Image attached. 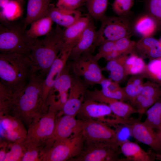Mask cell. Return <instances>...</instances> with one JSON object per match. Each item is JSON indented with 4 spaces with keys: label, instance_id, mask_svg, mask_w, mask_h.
<instances>
[{
    "label": "cell",
    "instance_id": "cell-22",
    "mask_svg": "<svg viewBox=\"0 0 161 161\" xmlns=\"http://www.w3.org/2000/svg\"><path fill=\"white\" fill-rule=\"evenodd\" d=\"M120 148L126 161H153L155 159V154L145 151L134 142L128 140L123 142Z\"/></svg>",
    "mask_w": 161,
    "mask_h": 161
},
{
    "label": "cell",
    "instance_id": "cell-47",
    "mask_svg": "<svg viewBox=\"0 0 161 161\" xmlns=\"http://www.w3.org/2000/svg\"><path fill=\"white\" fill-rule=\"evenodd\" d=\"M159 41V42H160V45L161 46V39L160 40V41Z\"/></svg>",
    "mask_w": 161,
    "mask_h": 161
},
{
    "label": "cell",
    "instance_id": "cell-30",
    "mask_svg": "<svg viewBox=\"0 0 161 161\" xmlns=\"http://www.w3.org/2000/svg\"><path fill=\"white\" fill-rule=\"evenodd\" d=\"M22 6L16 0H10L0 11V21L13 22L18 19L22 14Z\"/></svg>",
    "mask_w": 161,
    "mask_h": 161
},
{
    "label": "cell",
    "instance_id": "cell-1",
    "mask_svg": "<svg viewBox=\"0 0 161 161\" xmlns=\"http://www.w3.org/2000/svg\"><path fill=\"white\" fill-rule=\"evenodd\" d=\"M45 78L34 72L25 87L13 94L9 100L7 114L17 118L29 126L35 117L44 112L42 97Z\"/></svg>",
    "mask_w": 161,
    "mask_h": 161
},
{
    "label": "cell",
    "instance_id": "cell-45",
    "mask_svg": "<svg viewBox=\"0 0 161 161\" xmlns=\"http://www.w3.org/2000/svg\"><path fill=\"white\" fill-rule=\"evenodd\" d=\"M156 133L160 140L161 141V129L157 130Z\"/></svg>",
    "mask_w": 161,
    "mask_h": 161
},
{
    "label": "cell",
    "instance_id": "cell-12",
    "mask_svg": "<svg viewBox=\"0 0 161 161\" xmlns=\"http://www.w3.org/2000/svg\"><path fill=\"white\" fill-rule=\"evenodd\" d=\"M87 84L75 75L72 76V84L68 99L61 110L58 113L57 117L66 115L75 117L84 101L87 91Z\"/></svg>",
    "mask_w": 161,
    "mask_h": 161
},
{
    "label": "cell",
    "instance_id": "cell-15",
    "mask_svg": "<svg viewBox=\"0 0 161 161\" xmlns=\"http://www.w3.org/2000/svg\"><path fill=\"white\" fill-rule=\"evenodd\" d=\"M161 96V87L148 80L144 83L139 94L130 100L131 104L135 108L139 114V120L147 110Z\"/></svg>",
    "mask_w": 161,
    "mask_h": 161
},
{
    "label": "cell",
    "instance_id": "cell-5",
    "mask_svg": "<svg viewBox=\"0 0 161 161\" xmlns=\"http://www.w3.org/2000/svg\"><path fill=\"white\" fill-rule=\"evenodd\" d=\"M128 15H105L100 19L101 25L97 32L95 48L107 42L123 38H131L133 33V24Z\"/></svg>",
    "mask_w": 161,
    "mask_h": 161
},
{
    "label": "cell",
    "instance_id": "cell-24",
    "mask_svg": "<svg viewBox=\"0 0 161 161\" xmlns=\"http://www.w3.org/2000/svg\"><path fill=\"white\" fill-rule=\"evenodd\" d=\"M51 0H28L27 13L23 27H27L33 21L46 15Z\"/></svg>",
    "mask_w": 161,
    "mask_h": 161
},
{
    "label": "cell",
    "instance_id": "cell-7",
    "mask_svg": "<svg viewBox=\"0 0 161 161\" xmlns=\"http://www.w3.org/2000/svg\"><path fill=\"white\" fill-rule=\"evenodd\" d=\"M58 113L48 109L35 117L28 126L25 142L37 143L41 146L53 133Z\"/></svg>",
    "mask_w": 161,
    "mask_h": 161
},
{
    "label": "cell",
    "instance_id": "cell-25",
    "mask_svg": "<svg viewBox=\"0 0 161 161\" xmlns=\"http://www.w3.org/2000/svg\"><path fill=\"white\" fill-rule=\"evenodd\" d=\"M128 56H121L108 61L106 66L101 68L102 71L108 72L110 79L119 83L127 76L125 71V63Z\"/></svg>",
    "mask_w": 161,
    "mask_h": 161
},
{
    "label": "cell",
    "instance_id": "cell-48",
    "mask_svg": "<svg viewBox=\"0 0 161 161\" xmlns=\"http://www.w3.org/2000/svg\"><path fill=\"white\" fill-rule=\"evenodd\" d=\"M89 0H83V2H84V1H88Z\"/></svg>",
    "mask_w": 161,
    "mask_h": 161
},
{
    "label": "cell",
    "instance_id": "cell-39",
    "mask_svg": "<svg viewBox=\"0 0 161 161\" xmlns=\"http://www.w3.org/2000/svg\"><path fill=\"white\" fill-rule=\"evenodd\" d=\"M134 0H114L112 5L113 11L118 16L129 14L133 7Z\"/></svg>",
    "mask_w": 161,
    "mask_h": 161
},
{
    "label": "cell",
    "instance_id": "cell-37",
    "mask_svg": "<svg viewBox=\"0 0 161 161\" xmlns=\"http://www.w3.org/2000/svg\"><path fill=\"white\" fill-rule=\"evenodd\" d=\"M147 14L155 21L158 30H161V0H145Z\"/></svg>",
    "mask_w": 161,
    "mask_h": 161
},
{
    "label": "cell",
    "instance_id": "cell-26",
    "mask_svg": "<svg viewBox=\"0 0 161 161\" xmlns=\"http://www.w3.org/2000/svg\"><path fill=\"white\" fill-rule=\"evenodd\" d=\"M53 23L50 18L46 16L32 23L30 28L26 30L27 34L32 39L46 35L52 30Z\"/></svg>",
    "mask_w": 161,
    "mask_h": 161
},
{
    "label": "cell",
    "instance_id": "cell-13",
    "mask_svg": "<svg viewBox=\"0 0 161 161\" xmlns=\"http://www.w3.org/2000/svg\"><path fill=\"white\" fill-rule=\"evenodd\" d=\"M72 50L71 49L61 48L44 80L42 97L44 110L46 109V101L49 92L66 64Z\"/></svg>",
    "mask_w": 161,
    "mask_h": 161
},
{
    "label": "cell",
    "instance_id": "cell-4",
    "mask_svg": "<svg viewBox=\"0 0 161 161\" xmlns=\"http://www.w3.org/2000/svg\"><path fill=\"white\" fill-rule=\"evenodd\" d=\"M1 52L19 53L30 56L35 39L29 37L22 26L12 22L1 21Z\"/></svg>",
    "mask_w": 161,
    "mask_h": 161
},
{
    "label": "cell",
    "instance_id": "cell-8",
    "mask_svg": "<svg viewBox=\"0 0 161 161\" xmlns=\"http://www.w3.org/2000/svg\"><path fill=\"white\" fill-rule=\"evenodd\" d=\"M120 146L117 145L85 141L80 154L73 161H126L121 159Z\"/></svg>",
    "mask_w": 161,
    "mask_h": 161
},
{
    "label": "cell",
    "instance_id": "cell-33",
    "mask_svg": "<svg viewBox=\"0 0 161 161\" xmlns=\"http://www.w3.org/2000/svg\"><path fill=\"white\" fill-rule=\"evenodd\" d=\"M146 65L142 58L132 53L127 56L125 62V69L126 76L141 74Z\"/></svg>",
    "mask_w": 161,
    "mask_h": 161
},
{
    "label": "cell",
    "instance_id": "cell-32",
    "mask_svg": "<svg viewBox=\"0 0 161 161\" xmlns=\"http://www.w3.org/2000/svg\"><path fill=\"white\" fill-rule=\"evenodd\" d=\"M144 79L141 74L132 75L129 78L126 86L123 88L129 101L139 94L143 86Z\"/></svg>",
    "mask_w": 161,
    "mask_h": 161
},
{
    "label": "cell",
    "instance_id": "cell-21",
    "mask_svg": "<svg viewBox=\"0 0 161 161\" xmlns=\"http://www.w3.org/2000/svg\"><path fill=\"white\" fill-rule=\"evenodd\" d=\"M91 18L88 16L81 17L74 24L66 28L64 33L62 47L72 49L77 43Z\"/></svg>",
    "mask_w": 161,
    "mask_h": 161
},
{
    "label": "cell",
    "instance_id": "cell-28",
    "mask_svg": "<svg viewBox=\"0 0 161 161\" xmlns=\"http://www.w3.org/2000/svg\"><path fill=\"white\" fill-rule=\"evenodd\" d=\"M100 84L101 86L100 90L105 96L123 101L129 100L123 88L120 87L119 83L110 78H106Z\"/></svg>",
    "mask_w": 161,
    "mask_h": 161
},
{
    "label": "cell",
    "instance_id": "cell-43",
    "mask_svg": "<svg viewBox=\"0 0 161 161\" xmlns=\"http://www.w3.org/2000/svg\"><path fill=\"white\" fill-rule=\"evenodd\" d=\"M10 0H0V7L2 9L4 8L8 3Z\"/></svg>",
    "mask_w": 161,
    "mask_h": 161
},
{
    "label": "cell",
    "instance_id": "cell-41",
    "mask_svg": "<svg viewBox=\"0 0 161 161\" xmlns=\"http://www.w3.org/2000/svg\"><path fill=\"white\" fill-rule=\"evenodd\" d=\"M84 2L83 0H58L56 6L67 10H77Z\"/></svg>",
    "mask_w": 161,
    "mask_h": 161
},
{
    "label": "cell",
    "instance_id": "cell-17",
    "mask_svg": "<svg viewBox=\"0 0 161 161\" xmlns=\"http://www.w3.org/2000/svg\"><path fill=\"white\" fill-rule=\"evenodd\" d=\"M86 95H88V99L108 105L113 114L118 118L127 120L132 114L137 113L136 109L131 104L106 97L100 90L96 88L92 91L87 90Z\"/></svg>",
    "mask_w": 161,
    "mask_h": 161
},
{
    "label": "cell",
    "instance_id": "cell-35",
    "mask_svg": "<svg viewBox=\"0 0 161 161\" xmlns=\"http://www.w3.org/2000/svg\"><path fill=\"white\" fill-rule=\"evenodd\" d=\"M86 2L89 13L93 18L100 20L105 16L109 0H89Z\"/></svg>",
    "mask_w": 161,
    "mask_h": 161
},
{
    "label": "cell",
    "instance_id": "cell-31",
    "mask_svg": "<svg viewBox=\"0 0 161 161\" xmlns=\"http://www.w3.org/2000/svg\"><path fill=\"white\" fill-rule=\"evenodd\" d=\"M145 78L161 87V60L160 58L151 60L146 64L141 74Z\"/></svg>",
    "mask_w": 161,
    "mask_h": 161
},
{
    "label": "cell",
    "instance_id": "cell-29",
    "mask_svg": "<svg viewBox=\"0 0 161 161\" xmlns=\"http://www.w3.org/2000/svg\"><path fill=\"white\" fill-rule=\"evenodd\" d=\"M146 117L143 122L154 129H161V96L145 112Z\"/></svg>",
    "mask_w": 161,
    "mask_h": 161
},
{
    "label": "cell",
    "instance_id": "cell-23",
    "mask_svg": "<svg viewBox=\"0 0 161 161\" xmlns=\"http://www.w3.org/2000/svg\"><path fill=\"white\" fill-rule=\"evenodd\" d=\"M140 57L149 60L161 57V46L159 41L151 37H142L136 42L135 49Z\"/></svg>",
    "mask_w": 161,
    "mask_h": 161
},
{
    "label": "cell",
    "instance_id": "cell-49",
    "mask_svg": "<svg viewBox=\"0 0 161 161\" xmlns=\"http://www.w3.org/2000/svg\"><path fill=\"white\" fill-rule=\"evenodd\" d=\"M160 58L161 60V57Z\"/></svg>",
    "mask_w": 161,
    "mask_h": 161
},
{
    "label": "cell",
    "instance_id": "cell-16",
    "mask_svg": "<svg viewBox=\"0 0 161 161\" xmlns=\"http://www.w3.org/2000/svg\"><path fill=\"white\" fill-rule=\"evenodd\" d=\"M0 118L1 137L9 143L25 141L27 131L21 120L9 114L0 116Z\"/></svg>",
    "mask_w": 161,
    "mask_h": 161
},
{
    "label": "cell",
    "instance_id": "cell-27",
    "mask_svg": "<svg viewBox=\"0 0 161 161\" xmlns=\"http://www.w3.org/2000/svg\"><path fill=\"white\" fill-rule=\"evenodd\" d=\"M133 29L142 37L152 36L158 30L155 21L147 14L137 19L134 24Z\"/></svg>",
    "mask_w": 161,
    "mask_h": 161
},
{
    "label": "cell",
    "instance_id": "cell-36",
    "mask_svg": "<svg viewBox=\"0 0 161 161\" xmlns=\"http://www.w3.org/2000/svg\"><path fill=\"white\" fill-rule=\"evenodd\" d=\"M8 148L3 161H21L26 150L24 141L9 143Z\"/></svg>",
    "mask_w": 161,
    "mask_h": 161
},
{
    "label": "cell",
    "instance_id": "cell-40",
    "mask_svg": "<svg viewBox=\"0 0 161 161\" xmlns=\"http://www.w3.org/2000/svg\"><path fill=\"white\" fill-rule=\"evenodd\" d=\"M115 41L107 42L100 45L97 52L95 55L97 59L99 61L103 58L109 60L114 51Z\"/></svg>",
    "mask_w": 161,
    "mask_h": 161
},
{
    "label": "cell",
    "instance_id": "cell-10",
    "mask_svg": "<svg viewBox=\"0 0 161 161\" xmlns=\"http://www.w3.org/2000/svg\"><path fill=\"white\" fill-rule=\"evenodd\" d=\"M83 121L81 134L85 141L116 144L120 146V143L116 131L99 121L92 119Z\"/></svg>",
    "mask_w": 161,
    "mask_h": 161
},
{
    "label": "cell",
    "instance_id": "cell-34",
    "mask_svg": "<svg viewBox=\"0 0 161 161\" xmlns=\"http://www.w3.org/2000/svg\"><path fill=\"white\" fill-rule=\"evenodd\" d=\"M136 43L135 42L127 38H123L116 41L114 51L110 60L131 54L135 49Z\"/></svg>",
    "mask_w": 161,
    "mask_h": 161
},
{
    "label": "cell",
    "instance_id": "cell-9",
    "mask_svg": "<svg viewBox=\"0 0 161 161\" xmlns=\"http://www.w3.org/2000/svg\"><path fill=\"white\" fill-rule=\"evenodd\" d=\"M98 61L95 55L87 53L73 61L69 65L75 75L82 78L88 85L100 84L106 78Z\"/></svg>",
    "mask_w": 161,
    "mask_h": 161
},
{
    "label": "cell",
    "instance_id": "cell-6",
    "mask_svg": "<svg viewBox=\"0 0 161 161\" xmlns=\"http://www.w3.org/2000/svg\"><path fill=\"white\" fill-rule=\"evenodd\" d=\"M85 140L81 133L67 139L57 141L50 147L41 150V161H64L79 155Z\"/></svg>",
    "mask_w": 161,
    "mask_h": 161
},
{
    "label": "cell",
    "instance_id": "cell-20",
    "mask_svg": "<svg viewBox=\"0 0 161 161\" xmlns=\"http://www.w3.org/2000/svg\"><path fill=\"white\" fill-rule=\"evenodd\" d=\"M46 16H49L58 25L66 28L74 24L81 17L80 12L77 10L62 9L51 3Z\"/></svg>",
    "mask_w": 161,
    "mask_h": 161
},
{
    "label": "cell",
    "instance_id": "cell-46",
    "mask_svg": "<svg viewBox=\"0 0 161 161\" xmlns=\"http://www.w3.org/2000/svg\"><path fill=\"white\" fill-rule=\"evenodd\" d=\"M19 2L22 5L24 3V0H16Z\"/></svg>",
    "mask_w": 161,
    "mask_h": 161
},
{
    "label": "cell",
    "instance_id": "cell-38",
    "mask_svg": "<svg viewBox=\"0 0 161 161\" xmlns=\"http://www.w3.org/2000/svg\"><path fill=\"white\" fill-rule=\"evenodd\" d=\"M24 142L26 150L21 161H41V146L36 143Z\"/></svg>",
    "mask_w": 161,
    "mask_h": 161
},
{
    "label": "cell",
    "instance_id": "cell-18",
    "mask_svg": "<svg viewBox=\"0 0 161 161\" xmlns=\"http://www.w3.org/2000/svg\"><path fill=\"white\" fill-rule=\"evenodd\" d=\"M97 30L92 19L79 40L72 48L69 59L74 61L83 55L92 53L95 49Z\"/></svg>",
    "mask_w": 161,
    "mask_h": 161
},
{
    "label": "cell",
    "instance_id": "cell-11",
    "mask_svg": "<svg viewBox=\"0 0 161 161\" xmlns=\"http://www.w3.org/2000/svg\"><path fill=\"white\" fill-rule=\"evenodd\" d=\"M83 123V120L72 116L64 115L58 117L53 133L42 145V150L49 148L57 141L81 133Z\"/></svg>",
    "mask_w": 161,
    "mask_h": 161
},
{
    "label": "cell",
    "instance_id": "cell-44",
    "mask_svg": "<svg viewBox=\"0 0 161 161\" xmlns=\"http://www.w3.org/2000/svg\"><path fill=\"white\" fill-rule=\"evenodd\" d=\"M155 159L161 161V153H155Z\"/></svg>",
    "mask_w": 161,
    "mask_h": 161
},
{
    "label": "cell",
    "instance_id": "cell-14",
    "mask_svg": "<svg viewBox=\"0 0 161 161\" xmlns=\"http://www.w3.org/2000/svg\"><path fill=\"white\" fill-rule=\"evenodd\" d=\"M124 125L129 128L136 140L149 146L156 153H161V141L154 129L138 119L130 118Z\"/></svg>",
    "mask_w": 161,
    "mask_h": 161
},
{
    "label": "cell",
    "instance_id": "cell-19",
    "mask_svg": "<svg viewBox=\"0 0 161 161\" xmlns=\"http://www.w3.org/2000/svg\"><path fill=\"white\" fill-rule=\"evenodd\" d=\"M112 114L107 104L87 99L83 103L76 116L83 120L94 119L104 120L105 117L112 116Z\"/></svg>",
    "mask_w": 161,
    "mask_h": 161
},
{
    "label": "cell",
    "instance_id": "cell-3",
    "mask_svg": "<svg viewBox=\"0 0 161 161\" xmlns=\"http://www.w3.org/2000/svg\"><path fill=\"white\" fill-rule=\"evenodd\" d=\"M64 31L57 25L43 39H35L30 55L34 72L46 77L63 45Z\"/></svg>",
    "mask_w": 161,
    "mask_h": 161
},
{
    "label": "cell",
    "instance_id": "cell-2",
    "mask_svg": "<svg viewBox=\"0 0 161 161\" xmlns=\"http://www.w3.org/2000/svg\"><path fill=\"white\" fill-rule=\"evenodd\" d=\"M34 72L29 56L16 53H0V83L13 94L25 87Z\"/></svg>",
    "mask_w": 161,
    "mask_h": 161
},
{
    "label": "cell",
    "instance_id": "cell-42",
    "mask_svg": "<svg viewBox=\"0 0 161 161\" xmlns=\"http://www.w3.org/2000/svg\"><path fill=\"white\" fill-rule=\"evenodd\" d=\"M9 142L6 140L0 141V161H3L4 159L7 150Z\"/></svg>",
    "mask_w": 161,
    "mask_h": 161
}]
</instances>
